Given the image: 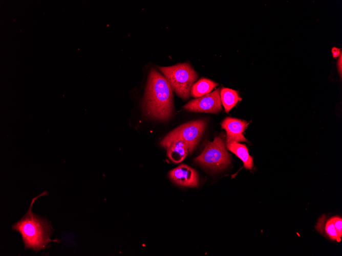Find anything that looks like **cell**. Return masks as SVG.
I'll list each match as a JSON object with an SVG mask.
<instances>
[{
	"label": "cell",
	"instance_id": "6da1fadb",
	"mask_svg": "<svg viewBox=\"0 0 342 256\" xmlns=\"http://www.w3.org/2000/svg\"><path fill=\"white\" fill-rule=\"evenodd\" d=\"M172 88L164 77L156 69L151 71L145 90L144 109L151 118L166 121L173 109Z\"/></svg>",
	"mask_w": 342,
	"mask_h": 256
},
{
	"label": "cell",
	"instance_id": "7a4b0ae2",
	"mask_svg": "<svg viewBox=\"0 0 342 256\" xmlns=\"http://www.w3.org/2000/svg\"><path fill=\"white\" fill-rule=\"evenodd\" d=\"M46 195L47 193L45 192L34 197L25 215L12 226L13 229L22 235L25 248L32 249L36 251L45 248L50 242L56 241L50 238L53 229L50 224L32 211L34 201L38 197Z\"/></svg>",
	"mask_w": 342,
	"mask_h": 256
},
{
	"label": "cell",
	"instance_id": "3957f363",
	"mask_svg": "<svg viewBox=\"0 0 342 256\" xmlns=\"http://www.w3.org/2000/svg\"><path fill=\"white\" fill-rule=\"evenodd\" d=\"M159 69L178 96L184 99L189 98L191 88L198 75L188 63L160 66Z\"/></svg>",
	"mask_w": 342,
	"mask_h": 256
},
{
	"label": "cell",
	"instance_id": "277c9868",
	"mask_svg": "<svg viewBox=\"0 0 342 256\" xmlns=\"http://www.w3.org/2000/svg\"><path fill=\"white\" fill-rule=\"evenodd\" d=\"M206 126L203 120L191 121L184 124L169 132L162 140L161 145L167 148L175 141H182L187 145L191 153L197 145Z\"/></svg>",
	"mask_w": 342,
	"mask_h": 256
},
{
	"label": "cell",
	"instance_id": "5b68a950",
	"mask_svg": "<svg viewBox=\"0 0 342 256\" xmlns=\"http://www.w3.org/2000/svg\"><path fill=\"white\" fill-rule=\"evenodd\" d=\"M194 160L200 165L216 170L225 168L230 161V155L220 136L216 137L211 142H209L201 154Z\"/></svg>",
	"mask_w": 342,
	"mask_h": 256
},
{
	"label": "cell",
	"instance_id": "8992f818",
	"mask_svg": "<svg viewBox=\"0 0 342 256\" xmlns=\"http://www.w3.org/2000/svg\"><path fill=\"white\" fill-rule=\"evenodd\" d=\"M190 111L216 113L222 109L219 89L189 101L183 107Z\"/></svg>",
	"mask_w": 342,
	"mask_h": 256
},
{
	"label": "cell",
	"instance_id": "52a82bcc",
	"mask_svg": "<svg viewBox=\"0 0 342 256\" xmlns=\"http://www.w3.org/2000/svg\"><path fill=\"white\" fill-rule=\"evenodd\" d=\"M170 179L176 184L187 187L198 185L199 178L197 172L189 166L181 165L169 172Z\"/></svg>",
	"mask_w": 342,
	"mask_h": 256
},
{
	"label": "cell",
	"instance_id": "ba28073f",
	"mask_svg": "<svg viewBox=\"0 0 342 256\" xmlns=\"http://www.w3.org/2000/svg\"><path fill=\"white\" fill-rule=\"evenodd\" d=\"M248 123L243 120L227 117L221 123V127L227 133V143L237 142H247L243 132L247 128Z\"/></svg>",
	"mask_w": 342,
	"mask_h": 256
},
{
	"label": "cell",
	"instance_id": "9c48e42d",
	"mask_svg": "<svg viewBox=\"0 0 342 256\" xmlns=\"http://www.w3.org/2000/svg\"><path fill=\"white\" fill-rule=\"evenodd\" d=\"M167 154L169 159L174 162L179 163L186 157L189 152L186 144L182 141H175L167 148Z\"/></svg>",
	"mask_w": 342,
	"mask_h": 256
},
{
	"label": "cell",
	"instance_id": "30bf717a",
	"mask_svg": "<svg viewBox=\"0 0 342 256\" xmlns=\"http://www.w3.org/2000/svg\"><path fill=\"white\" fill-rule=\"evenodd\" d=\"M228 150L233 153L243 161L244 167L251 169L253 167V158L249 155L246 146L237 142L227 143Z\"/></svg>",
	"mask_w": 342,
	"mask_h": 256
},
{
	"label": "cell",
	"instance_id": "8fae6325",
	"mask_svg": "<svg viewBox=\"0 0 342 256\" xmlns=\"http://www.w3.org/2000/svg\"><path fill=\"white\" fill-rule=\"evenodd\" d=\"M218 84L210 80L201 79L193 85L190 95L194 98H199L209 94Z\"/></svg>",
	"mask_w": 342,
	"mask_h": 256
},
{
	"label": "cell",
	"instance_id": "7c38bea8",
	"mask_svg": "<svg viewBox=\"0 0 342 256\" xmlns=\"http://www.w3.org/2000/svg\"><path fill=\"white\" fill-rule=\"evenodd\" d=\"M221 101L226 112H229L241 100L237 91L233 89L222 88L220 91Z\"/></svg>",
	"mask_w": 342,
	"mask_h": 256
},
{
	"label": "cell",
	"instance_id": "4fadbf2b",
	"mask_svg": "<svg viewBox=\"0 0 342 256\" xmlns=\"http://www.w3.org/2000/svg\"><path fill=\"white\" fill-rule=\"evenodd\" d=\"M325 230L328 236L332 240H335L337 242L340 241L341 238L338 235V233L334 226L332 218L328 220L326 223Z\"/></svg>",
	"mask_w": 342,
	"mask_h": 256
},
{
	"label": "cell",
	"instance_id": "5bb4252c",
	"mask_svg": "<svg viewBox=\"0 0 342 256\" xmlns=\"http://www.w3.org/2000/svg\"><path fill=\"white\" fill-rule=\"evenodd\" d=\"M332 220L338 235L341 238L342 236V219L340 217H332Z\"/></svg>",
	"mask_w": 342,
	"mask_h": 256
},
{
	"label": "cell",
	"instance_id": "9a60e30c",
	"mask_svg": "<svg viewBox=\"0 0 342 256\" xmlns=\"http://www.w3.org/2000/svg\"><path fill=\"white\" fill-rule=\"evenodd\" d=\"M332 53L333 57L336 58L340 56V54L341 53L340 51V50L338 48H333L332 50Z\"/></svg>",
	"mask_w": 342,
	"mask_h": 256
},
{
	"label": "cell",
	"instance_id": "2e32d148",
	"mask_svg": "<svg viewBox=\"0 0 342 256\" xmlns=\"http://www.w3.org/2000/svg\"><path fill=\"white\" fill-rule=\"evenodd\" d=\"M340 57L339 58V60L338 61V68L339 72L340 73V75H341V53L340 55Z\"/></svg>",
	"mask_w": 342,
	"mask_h": 256
}]
</instances>
